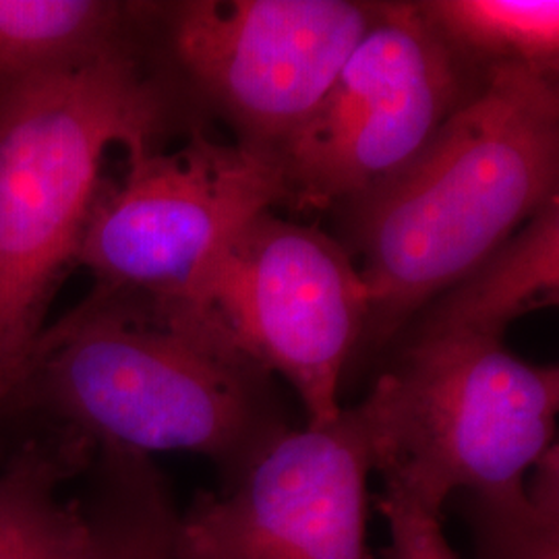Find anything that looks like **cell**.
<instances>
[{"label":"cell","instance_id":"6da1fadb","mask_svg":"<svg viewBox=\"0 0 559 559\" xmlns=\"http://www.w3.org/2000/svg\"><path fill=\"white\" fill-rule=\"evenodd\" d=\"M2 415L147 456L193 452L222 487L288 429L272 376L189 300L104 288L46 325Z\"/></svg>","mask_w":559,"mask_h":559},{"label":"cell","instance_id":"7a4b0ae2","mask_svg":"<svg viewBox=\"0 0 559 559\" xmlns=\"http://www.w3.org/2000/svg\"><path fill=\"white\" fill-rule=\"evenodd\" d=\"M558 80L496 67L396 177L344 207L369 318L357 357L402 330L559 200Z\"/></svg>","mask_w":559,"mask_h":559},{"label":"cell","instance_id":"3957f363","mask_svg":"<svg viewBox=\"0 0 559 559\" xmlns=\"http://www.w3.org/2000/svg\"><path fill=\"white\" fill-rule=\"evenodd\" d=\"M189 98L158 41L108 52L0 100V367L29 355L112 145L162 147Z\"/></svg>","mask_w":559,"mask_h":559},{"label":"cell","instance_id":"277c9868","mask_svg":"<svg viewBox=\"0 0 559 559\" xmlns=\"http://www.w3.org/2000/svg\"><path fill=\"white\" fill-rule=\"evenodd\" d=\"M355 406L383 491L441 516L459 493L522 485L556 445L559 371L503 338L400 334Z\"/></svg>","mask_w":559,"mask_h":559},{"label":"cell","instance_id":"5b68a950","mask_svg":"<svg viewBox=\"0 0 559 559\" xmlns=\"http://www.w3.org/2000/svg\"><path fill=\"white\" fill-rule=\"evenodd\" d=\"M179 297L242 357L288 381L307 425L338 419L340 385L369 318V290L348 247L270 210L247 222Z\"/></svg>","mask_w":559,"mask_h":559},{"label":"cell","instance_id":"8992f818","mask_svg":"<svg viewBox=\"0 0 559 559\" xmlns=\"http://www.w3.org/2000/svg\"><path fill=\"white\" fill-rule=\"evenodd\" d=\"M485 78L417 2H381L323 100L280 150L288 203L328 210L362 200L415 160Z\"/></svg>","mask_w":559,"mask_h":559},{"label":"cell","instance_id":"52a82bcc","mask_svg":"<svg viewBox=\"0 0 559 559\" xmlns=\"http://www.w3.org/2000/svg\"><path fill=\"white\" fill-rule=\"evenodd\" d=\"M286 201L278 154L193 127L179 150L127 154L122 177L102 179L73 265L94 288L179 297L247 222Z\"/></svg>","mask_w":559,"mask_h":559},{"label":"cell","instance_id":"ba28073f","mask_svg":"<svg viewBox=\"0 0 559 559\" xmlns=\"http://www.w3.org/2000/svg\"><path fill=\"white\" fill-rule=\"evenodd\" d=\"M357 0L162 2L158 40L193 104L280 154L380 15Z\"/></svg>","mask_w":559,"mask_h":559},{"label":"cell","instance_id":"9c48e42d","mask_svg":"<svg viewBox=\"0 0 559 559\" xmlns=\"http://www.w3.org/2000/svg\"><path fill=\"white\" fill-rule=\"evenodd\" d=\"M367 440L355 406L284 429L221 491L179 512L173 559H371Z\"/></svg>","mask_w":559,"mask_h":559},{"label":"cell","instance_id":"30bf717a","mask_svg":"<svg viewBox=\"0 0 559 559\" xmlns=\"http://www.w3.org/2000/svg\"><path fill=\"white\" fill-rule=\"evenodd\" d=\"M162 2L0 0V100L108 52L150 40Z\"/></svg>","mask_w":559,"mask_h":559},{"label":"cell","instance_id":"8fae6325","mask_svg":"<svg viewBox=\"0 0 559 559\" xmlns=\"http://www.w3.org/2000/svg\"><path fill=\"white\" fill-rule=\"evenodd\" d=\"M558 297L559 200L425 305L402 334L503 338L510 323L558 305Z\"/></svg>","mask_w":559,"mask_h":559},{"label":"cell","instance_id":"7c38bea8","mask_svg":"<svg viewBox=\"0 0 559 559\" xmlns=\"http://www.w3.org/2000/svg\"><path fill=\"white\" fill-rule=\"evenodd\" d=\"M96 443L46 427L0 468V559H96L81 500L60 498L85 475Z\"/></svg>","mask_w":559,"mask_h":559},{"label":"cell","instance_id":"4fadbf2b","mask_svg":"<svg viewBox=\"0 0 559 559\" xmlns=\"http://www.w3.org/2000/svg\"><path fill=\"white\" fill-rule=\"evenodd\" d=\"M85 475L81 506L96 559H173L179 510L154 460L100 443Z\"/></svg>","mask_w":559,"mask_h":559},{"label":"cell","instance_id":"5bb4252c","mask_svg":"<svg viewBox=\"0 0 559 559\" xmlns=\"http://www.w3.org/2000/svg\"><path fill=\"white\" fill-rule=\"evenodd\" d=\"M417 7L448 48L480 75L516 64L558 80V0H420Z\"/></svg>","mask_w":559,"mask_h":559},{"label":"cell","instance_id":"9a60e30c","mask_svg":"<svg viewBox=\"0 0 559 559\" xmlns=\"http://www.w3.org/2000/svg\"><path fill=\"white\" fill-rule=\"evenodd\" d=\"M452 501L468 526L475 558L559 559L558 443L522 485L459 493Z\"/></svg>","mask_w":559,"mask_h":559},{"label":"cell","instance_id":"2e32d148","mask_svg":"<svg viewBox=\"0 0 559 559\" xmlns=\"http://www.w3.org/2000/svg\"><path fill=\"white\" fill-rule=\"evenodd\" d=\"M378 510L388 520L390 547L388 559H460L450 547L441 528V516H436L411 501L381 493Z\"/></svg>","mask_w":559,"mask_h":559},{"label":"cell","instance_id":"e0dca14e","mask_svg":"<svg viewBox=\"0 0 559 559\" xmlns=\"http://www.w3.org/2000/svg\"><path fill=\"white\" fill-rule=\"evenodd\" d=\"M27 360H29V355H25V357H21L17 360H11V362L0 367V415H2L4 406H7V402L11 399L15 385L20 383L21 376H23V371L27 367Z\"/></svg>","mask_w":559,"mask_h":559}]
</instances>
